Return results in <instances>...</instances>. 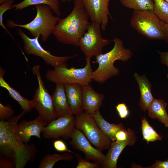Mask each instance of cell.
<instances>
[{"label":"cell","instance_id":"obj_36","mask_svg":"<svg viewBox=\"0 0 168 168\" xmlns=\"http://www.w3.org/2000/svg\"><path fill=\"white\" fill-rule=\"evenodd\" d=\"M164 25L166 30V34L165 40L168 44V24L164 23Z\"/></svg>","mask_w":168,"mask_h":168},{"label":"cell","instance_id":"obj_24","mask_svg":"<svg viewBox=\"0 0 168 168\" xmlns=\"http://www.w3.org/2000/svg\"><path fill=\"white\" fill-rule=\"evenodd\" d=\"M72 153L69 152L63 154H47L41 159L39 168H52L55 163L61 160L70 161L74 158Z\"/></svg>","mask_w":168,"mask_h":168},{"label":"cell","instance_id":"obj_10","mask_svg":"<svg viewBox=\"0 0 168 168\" xmlns=\"http://www.w3.org/2000/svg\"><path fill=\"white\" fill-rule=\"evenodd\" d=\"M100 25L97 23H90L87 30L80 39L78 44L86 59H90L102 53L103 49L110 41L103 38L101 33Z\"/></svg>","mask_w":168,"mask_h":168},{"label":"cell","instance_id":"obj_8","mask_svg":"<svg viewBox=\"0 0 168 168\" xmlns=\"http://www.w3.org/2000/svg\"><path fill=\"white\" fill-rule=\"evenodd\" d=\"M75 128L81 131L96 148L101 151L109 149L112 142L105 135L89 114L83 112L76 116Z\"/></svg>","mask_w":168,"mask_h":168},{"label":"cell","instance_id":"obj_38","mask_svg":"<svg viewBox=\"0 0 168 168\" xmlns=\"http://www.w3.org/2000/svg\"><path fill=\"white\" fill-rule=\"evenodd\" d=\"M8 0H0V4H2L3 2H6V1Z\"/></svg>","mask_w":168,"mask_h":168},{"label":"cell","instance_id":"obj_31","mask_svg":"<svg viewBox=\"0 0 168 168\" xmlns=\"http://www.w3.org/2000/svg\"><path fill=\"white\" fill-rule=\"evenodd\" d=\"M115 107L120 118L122 119L127 118L129 115V111L124 103H118Z\"/></svg>","mask_w":168,"mask_h":168},{"label":"cell","instance_id":"obj_35","mask_svg":"<svg viewBox=\"0 0 168 168\" xmlns=\"http://www.w3.org/2000/svg\"><path fill=\"white\" fill-rule=\"evenodd\" d=\"M157 51L160 55L161 63L167 67L168 72L166 77L168 79V51L161 52L157 50Z\"/></svg>","mask_w":168,"mask_h":168},{"label":"cell","instance_id":"obj_1","mask_svg":"<svg viewBox=\"0 0 168 168\" xmlns=\"http://www.w3.org/2000/svg\"><path fill=\"white\" fill-rule=\"evenodd\" d=\"M26 113L22 110L8 120L0 121V156L13 161L16 168H24L34 161L37 152L35 144L24 143L17 134L18 122Z\"/></svg>","mask_w":168,"mask_h":168},{"label":"cell","instance_id":"obj_39","mask_svg":"<svg viewBox=\"0 0 168 168\" xmlns=\"http://www.w3.org/2000/svg\"><path fill=\"white\" fill-rule=\"evenodd\" d=\"M166 1L168 2V0H165Z\"/></svg>","mask_w":168,"mask_h":168},{"label":"cell","instance_id":"obj_20","mask_svg":"<svg viewBox=\"0 0 168 168\" xmlns=\"http://www.w3.org/2000/svg\"><path fill=\"white\" fill-rule=\"evenodd\" d=\"M6 72V71L1 67L0 86L8 91L10 96L18 102L23 111L26 113L30 112L35 107L32 100H29L22 96L17 91L5 81L4 78V75Z\"/></svg>","mask_w":168,"mask_h":168},{"label":"cell","instance_id":"obj_6","mask_svg":"<svg viewBox=\"0 0 168 168\" xmlns=\"http://www.w3.org/2000/svg\"><path fill=\"white\" fill-rule=\"evenodd\" d=\"M86 64L81 68L71 67L62 65L54 68L53 70L49 69L46 72V79L56 84L63 85L78 84L82 86L89 84L93 69L91 64V59H86Z\"/></svg>","mask_w":168,"mask_h":168},{"label":"cell","instance_id":"obj_11","mask_svg":"<svg viewBox=\"0 0 168 168\" xmlns=\"http://www.w3.org/2000/svg\"><path fill=\"white\" fill-rule=\"evenodd\" d=\"M75 123V118L71 114L60 117L44 127L42 132L43 137L50 139L61 137L67 139L70 138Z\"/></svg>","mask_w":168,"mask_h":168},{"label":"cell","instance_id":"obj_32","mask_svg":"<svg viewBox=\"0 0 168 168\" xmlns=\"http://www.w3.org/2000/svg\"><path fill=\"white\" fill-rule=\"evenodd\" d=\"M53 146L54 149L57 151L63 152L68 151L74 154V153L69 150L63 141L61 140H56L53 141Z\"/></svg>","mask_w":168,"mask_h":168},{"label":"cell","instance_id":"obj_15","mask_svg":"<svg viewBox=\"0 0 168 168\" xmlns=\"http://www.w3.org/2000/svg\"><path fill=\"white\" fill-rule=\"evenodd\" d=\"M64 86L72 114L76 116L83 112V86L73 84H65Z\"/></svg>","mask_w":168,"mask_h":168},{"label":"cell","instance_id":"obj_9","mask_svg":"<svg viewBox=\"0 0 168 168\" xmlns=\"http://www.w3.org/2000/svg\"><path fill=\"white\" fill-rule=\"evenodd\" d=\"M17 32L22 40L23 49L26 53L41 58L46 65L54 68L62 65L67 66L68 60L78 55V54L64 56L54 55L43 48L39 40L40 37L30 38L20 28L18 29Z\"/></svg>","mask_w":168,"mask_h":168},{"label":"cell","instance_id":"obj_27","mask_svg":"<svg viewBox=\"0 0 168 168\" xmlns=\"http://www.w3.org/2000/svg\"><path fill=\"white\" fill-rule=\"evenodd\" d=\"M153 12L162 21L168 24V2L165 0H153Z\"/></svg>","mask_w":168,"mask_h":168},{"label":"cell","instance_id":"obj_13","mask_svg":"<svg viewBox=\"0 0 168 168\" xmlns=\"http://www.w3.org/2000/svg\"><path fill=\"white\" fill-rule=\"evenodd\" d=\"M110 0H80L91 22L100 25L104 31L110 16L108 6Z\"/></svg>","mask_w":168,"mask_h":168},{"label":"cell","instance_id":"obj_37","mask_svg":"<svg viewBox=\"0 0 168 168\" xmlns=\"http://www.w3.org/2000/svg\"><path fill=\"white\" fill-rule=\"evenodd\" d=\"M61 1L63 3H65L68 2H71L72 0H61Z\"/></svg>","mask_w":168,"mask_h":168},{"label":"cell","instance_id":"obj_34","mask_svg":"<svg viewBox=\"0 0 168 168\" xmlns=\"http://www.w3.org/2000/svg\"><path fill=\"white\" fill-rule=\"evenodd\" d=\"M147 168H168V159L165 161L157 160L152 166Z\"/></svg>","mask_w":168,"mask_h":168},{"label":"cell","instance_id":"obj_21","mask_svg":"<svg viewBox=\"0 0 168 168\" xmlns=\"http://www.w3.org/2000/svg\"><path fill=\"white\" fill-rule=\"evenodd\" d=\"M168 104L162 99H154L148 108V115L156 119L168 127V114L166 110Z\"/></svg>","mask_w":168,"mask_h":168},{"label":"cell","instance_id":"obj_25","mask_svg":"<svg viewBox=\"0 0 168 168\" xmlns=\"http://www.w3.org/2000/svg\"><path fill=\"white\" fill-rule=\"evenodd\" d=\"M124 7L137 11H153V0H120Z\"/></svg>","mask_w":168,"mask_h":168},{"label":"cell","instance_id":"obj_2","mask_svg":"<svg viewBox=\"0 0 168 168\" xmlns=\"http://www.w3.org/2000/svg\"><path fill=\"white\" fill-rule=\"evenodd\" d=\"M73 1L72 11L67 17L60 19L53 34L60 43L78 47L90 23V18L80 0Z\"/></svg>","mask_w":168,"mask_h":168},{"label":"cell","instance_id":"obj_22","mask_svg":"<svg viewBox=\"0 0 168 168\" xmlns=\"http://www.w3.org/2000/svg\"><path fill=\"white\" fill-rule=\"evenodd\" d=\"M90 114L102 132L109 137L112 141L116 140L115 136L118 131L126 129L121 124H111L107 121L102 116L99 110Z\"/></svg>","mask_w":168,"mask_h":168},{"label":"cell","instance_id":"obj_28","mask_svg":"<svg viewBox=\"0 0 168 168\" xmlns=\"http://www.w3.org/2000/svg\"><path fill=\"white\" fill-rule=\"evenodd\" d=\"M76 158L77 161L76 168H102V165L96 162H91L87 159L83 158L81 155L74 153Z\"/></svg>","mask_w":168,"mask_h":168},{"label":"cell","instance_id":"obj_7","mask_svg":"<svg viewBox=\"0 0 168 168\" xmlns=\"http://www.w3.org/2000/svg\"><path fill=\"white\" fill-rule=\"evenodd\" d=\"M39 65L34 66L31 69L33 74L36 76L38 86L32 100L34 108L42 119L45 126L57 118L54 110L52 96L48 91L42 81Z\"/></svg>","mask_w":168,"mask_h":168},{"label":"cell","instance_id":"obj_26","mask_svg":"<svg viewBox=\"0 0 168 168\" xmlns=\"http://www.w3.org/2000/svg\"><path fill=\"white\" fill-rule=\"evenodd\" d=\"M141 129L143 139L147 143L161 140L162 138L149 124L145 116L142 118Z\"/></svg>","mask_w":168,"mask_h":168},{"label":"cell","instance_id":"obj_4","mask_svg":"<svg viewBox=\"0 0 168 168\" xmlns=\"http://www.w3.org/2000/svg\"><path fill=\"white\" fill-rule=\"evenodd\" d=\"M35 8L36 16L30 22L26 24H18L12 20H8L6 22L7 26L9 28L19 27L26 29L34 38L41 36L42 41L45 42L53 34L60 18L59 16L54 15L48 5H38L35 6Z\"/></svg>","mask_w":168,"mask_h":168},{"label":"cell","instance_id":"obj_16","mask_svg":"<svg viewBox=\"0 0 168 168\" xmlns=\"http://www.w3.org/2000/svg\"><path fill=\"white\" fill-rule=\"evenodd\" d=\"M104 98L105 95L95 91L90 83L83 86V104L85 112L91 114L99 110Z\"/></svg>","mask_w":168,"mask_h":168},{"label":"cell","instance_id":"obj_14","mask_svg":"<svg viewBox=\"0 0 168 168\" xmlns=\"http://www.w3.org/2000/svg\"><path fill=\"white\" fill-rule=\"evenodd\" d=\"M45 126L42 119L38 115L33 120L28 121L24 120L17 124V133L22 141L27 143L33 136H35L41 140V133Z\"/></svg>","mask_w":168,"mask_h":168},{"label":"cell","instance_id":"obj_23","mask_svg":"<svg viewBox=\"0 0 168 168\" xmlns=\"http://www.w3.org/2000/svg\"><path fill=\"white\" fill-rule=\"evenodd\" d=\"M40 4H45L49 6L54 13L60 16L61 13L60 9V4L58 0H24L15 4H13L12 9L14 10L21 11L28 7Z\"/></svg>","mask_w":168,"mask_h":168},{"label":"cell","instance_id":"obj_12","mask_svg":"<svg viewBox=\"0 0 168 168\" xmlns=\"http://www.w3.org/2000/svg\"><path fill=\"white\" fill-rule=\"evenodd\" d=\"M69 143L73 148L82 152L88 160L103 164L105 157L102 152L92 146L83 133L75 127L73 129Z\"/></svg>","mask_w":168,"mask_h":168},{"label":"cell","instance_id":"obj_19","mask_svg":"<svg viewBox=\"0 0 168 168\" xmlns=\"http://www.w3.org/2000/svg\"><path fill=\"white\" fill-rule=\"evenodd\" d=\"M135 140L112 141L102 164L103 168H117L118 158L127 146H133Z\"/></svg>","mask_w":168,"mask_h":168},{"label":"cell","instance_id":"obj_30","mask_svg":"<svg viewBox=\"0 0 168 168\" xmlns=\"http://www.w3.org/2000/svg\"><path fill=\"white\" fill-rule=\"evenodd\" d=\"M15 111L10 105L5 106L0 103V121L8 120L13 117Z\"/></svg>","mask_w":168,"mask_h":168},{"label":"cell","instance_id":"obj_3","mask_svg":"<svg viewBox=\"0 0 168 168\" xmlns=\"http://www.w3.org/2000/svg\"><path fill=\"white\" fill-rule=\"evenodd\" d=\"M113 41L114 45L113 49L107 53L96 56L95 61L92 62L98 63V66L92 72L91 79L100 84L119 74V69L114 65L115 61L127 62L132 56L131 50L124 47L121 39L115 37Z\"/></svg>","mask_w":168,"mask_h":168},{"label":"cell","instance_id":"obj_18","mask_svg":"<svg viewBox=\"0 0 168 168\" xmlns=\"http://www.w3.org/2000/svg\"><path fill=\"white\" fill-rule=\"evenodd\" d=\"M51 96L57 118L72 114L68 102L64 85L56 84L55 89Z\"/></svg>","mask_w":168,"mask_h":168},{"label":"cell","instance_id":"obj_29","mask_svg":"<svg viewBox=\"0 0 168 168\" xmlns=\"http://www.w3.org/2000/svg\"><path fill=\"white\" fill-rule=\"evenodd\" d=\"M14 1L13 0H8L1 4L0 6V25L4 29L7 33L9 34L11 37L14 40V36L7 29L3 22V16L4 13L7 11L12 9V6L13 5Z\"/></svg>","mask_w":168,"mask_h":168},{"label":"cell","instance_id":"obj_17","mask_svg":"<svg viewBox=\"0 0 168 168\" xmlns=\"http://www.w3.org/2000/svg\"><path fill=\"white\" fill-rule=\"evenodd\" d=\"M133 77L138 84L140 93L138 105L141 110L144 112L148 110L149 105L155 99L151 92L152 85L145 75L141 76L135 72Z\"/></svg>","mask_w":168,"mask_h":168},{"label":"cell","instance_id":"obj_5","mask_svg":"<svg viewBox=\"0 0 168 168\" xmlns=\"http://www.w3.org/2000/svg\"><path fill=\"white\" fill-rule=\"evenodd\" d=\"M130 22L133 29L148 39L165 40L166 30L164 22L153 11L134 10Z\"/></svg>","mask_w":168,"mask_h":168},{"label":"cell","instance_id":"obj_33","mask_svg":"<svg viewBox=\"0 0 168 168\" xmlns=\"http://www.w3.org/2000/svg\"><path fill=\"white\" fill-rule=\"evenodd\" d=\"M0 168H16V165L12 160L0 156Z\"/></svg>","mask_w":168,"mask_h":168}]
</instances>
